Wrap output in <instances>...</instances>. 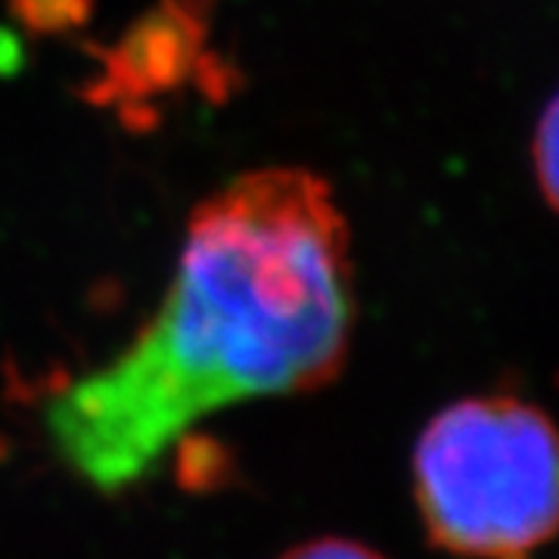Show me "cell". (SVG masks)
I'll return each mask as SVG.
<instances>
[{"mask_svg": "<svg viewBox=\"0 0 559 559\" xmlns=\"http://www.w3.org/2000/svg\"><path fill=\"white\" fill-rule=\"evenodd\" d=\"M355 318L333 187L305 168L240 175L193 209L159 311L44 407L47 439L84 485L119 495L224 407L336 380Z\"/></svg>", "mask_w": 559, "mask_h": 559, "instance_id": "cell-1", "label": "cell"}, {"mask_svg": "<svg viewBox=\"0 0 559 559\" xmlns=\"http://www.w3.org/2000/svg\"><path fill=\"white\" fill-rule=\"evenodd\" d=\"M423 528L454 559H535L557 532V432L520 395H469L423 426L411 457Z\"/></svg>", "mask_w": 559, "mask_h": 559, "instance_id": "cell-2", "label": "cell"}, {"mask_svg": "<svg viewBox=\"0 0 559 559\" xmlns=\"http://www.w3.org/2000/svg\"><path fill=\"white\" fill-rule=\"evenodd\" d=\"M202 25L193 7L165 0L146 13L106 57V81L119 97H146L171 91L190 75L200 57Z\"/></svg>", "mask_w": 559, "mask_h": 559, "instance_id": "cell-3", "label": "cell"}, {"mask_svg": "<svg viewBox=\"0 0 559 559\" xmlns=\"http://www.w3.org/2000/svg\"><path fill=\"white\" fill-rule=\"evenodd\" d=\"M532 171L540 190V200L550 209H557L559 197V106L557 97H550L535 124L532 138Z\"/></svg>", "mask_w": 559, "mask_h": 559, "instance_id": "cell-4", "label": "cell"}, {"mask_svg": "<svg viewBox=\"0 0 559 559\" xmlns=\"http://www.w3.org/2000/svg\"><path fill=\"white\" fill-rule=\"evenodd\" d=\"M13 16L38 35H53L87 22L91 0H13Z\"/></svg>", "mask_w": 559, "mask_h": 559, "instance_id": "cell-5", "label": "cell"}, {"mask_svg": "<svg viewBox=\"0 0 559 559\" xmlns=\"http://www.w3.org/2000/svg\"><path fill=\"white\" fill-rule=\"evenodd\" d=\"M277 559H385L380 550L360 544V540L352 538H318V540H305L299 547L286 550L283 557Z\"/></svg>", "mask_w": 559, "mask_h": 559, "instance_id": "cell-6", "label": "cell"}]
</instances>
